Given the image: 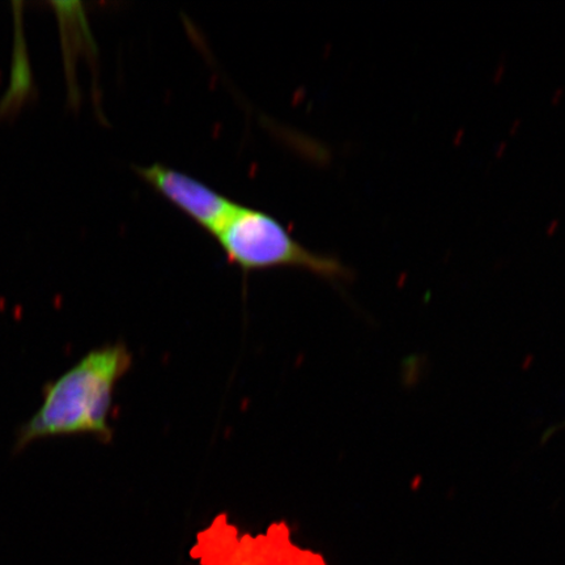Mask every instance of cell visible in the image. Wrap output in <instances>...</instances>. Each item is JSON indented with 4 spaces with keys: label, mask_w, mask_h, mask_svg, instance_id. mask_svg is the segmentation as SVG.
Wrapping results in <instances>:
<instances>
[{
    "label": "cell",
    "mask_w": 565,
    "mask_h": 565,
    "mask_svg": "<svg viewBox=\"0 0 565 565\" xmlns=\"http://www.w3.org/2000/svg\"><path fill=\"white\" fill-rule=\"evenodd\" d=\"M13 15H15V40H13L15 42H13L10 87L0 102L2 118L17 115L33 88L32 68L23 31V15L19 10H15Z\"/></svg>",
    "instance_id": "4"
},
{
    "label": "cell",
    "mask_w": 565,
    "mask_h": 565,
    "mask_svg": "<svg viewBox=\"0 0 565 565\" xmlns=\"http://www.w3.org/2000/svg\"><path fill=\"white\" fill-rule=\"evenodd\" d=\"M228 263L252 271L278 267L302 268L324 279L348 277L337 258L307 249L277 217L256 209L238 207L214 236Z\"/></svg>",
    "instance_id": "2"
},
{
    "label": "cell",
    "mask_w": 565,
    "mask_h": 565,
    "mask_svg": "<svg viewBox=\"0 0 565 565\" xmlns=\"http://www.w3.org/2000/svg\"><path fill=\"white\" fill-rule=\"evenodd\" d=\"M132 365L125 344L92 350L62 376L44 386V402L19 429L17 450L54 436L92 435L110 441L116 386Z\"/></svg>",
    "instance_id": "1"
},
{
    "label": "cell",
    "mask_w": 565,
    "mask_h": 565,
    "mask_svg": "<svg viewBox=\"0 0 565 565\" xmlns=\"http://www.w3.org/2000/svg\"><path fill=\"white\" fill-rule=\"evenodd\" d=\"M136 172L177 210L186 215L198 227L215 236L228 221L238 204L218 194L194 177L166 166L137 167Z\"/></svg>",
    "instance_id": "3"
}]
</instances>
